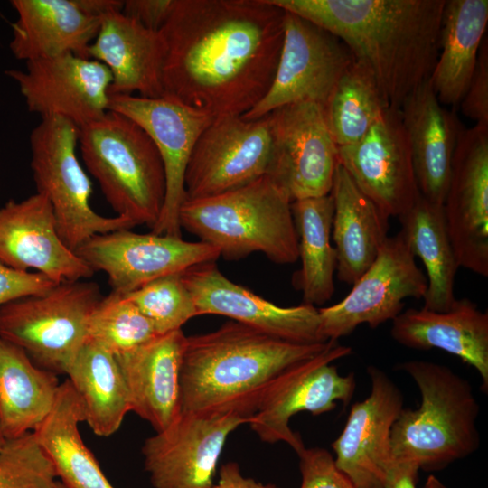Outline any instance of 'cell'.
<instances>
[{
    "instance_id": "1",
    "label": "cell",
    "mask_w": 488,
    "mask_h": 488,
    "mask_svg": "<svg viewBox=\"0 0 488 488\" xmlns=\"http://www.w3.org/2000/svg\"><path fill=\"white\" fill-rule=\"evenodd\" d=\"M285 14L270 0H175L159 31L164 96L213 117L251 110L273 82Z\"/></svg>"
},
{
    "instance_id": "2",
    "label": "cell",
    "mask_w": 488,
    "mask_h": 488,
    "mask_svg": "<svg viewBox=\"0 0 488 488\" xmlns=\"http://www.w3.org/2000/svg\"><path fill=\"white\" fill-rule=\"evenodd\" d=\"M338 37L363 62L389 107L427 80L445 0H270Z\"/></svg>"
},
{
    "instance_id": "3",
    "label": "cell",
    "mask_w": 488,
    "mask_h": 488,
    "mask_svg": "<svg viewBox=\"0 0 488 488\" xmlns=\"http://www.w3.org/2000/svg\"><path fill=\"white\" fill-rule=\"evenodd\" d=\"M333 341L296 343L230 321L186 337L180 389L182 412H239L249 418L274 380Z\"/></svg>"
},
{
    "instance_id": "4",
    "label": "cell",
    "mask_w": 488,
    "mask_h": 488,
    "mask_svg": "<svg viewBox=\"0 0 488 488\" xmlns=\"http://www.w3.org/2000/svg\"><path fill=\"white\" fill-rule=\"evenodd\" d=\"M398 369L413 379L421 404L417 409L403 408L392 426L393 461L438 470L475 452L480 408L471 383L429 361H404Z\"/></svg>"
},
{
    "instance_id": "5",
    "label": "cell",
    "mask_w": 488,
    "mask_h": 488,
    "mask_svg": "<svg viewBox=\"0 0 488 488\" xmlns=\"http://www.w3.org/2000/svg\"><path fill=\"white\" fill-rule=\"evenodd\" d=\"M179 222L226 259L254 252L279 265L298 259L291 201L269 175L221 194L185 200Z\"/></svg>"
},
{
    "instance_id": "6",
    "label": "cell",
    "mask_w": 488,
    "mask_h": 488,
    "mask_svg": "<svg viewBox=\"0 0 488 488\" xmlns=\"http://www.w3.org/2000/svg\"><path fill=\"white\" fill-rule=\"evenodd\" d=\"M79 144L87 170L117 216L152 230L163 209L165 175L147 133L129 117L108 110L80 128Z\"/></svg>"
},
{
    "instance_id": "7",
    "label": "cell",
    "mask_w": 488,
    "mask_h": 488,
    "mask_svg": "<svg viewBox=\"0 0 488 488\" xmlns=\"http://www.w3.org/2000/svg\"><path fill=\"white\" fill-rule=\"evenodd\" d=\"M80 128L60 117H42L30 135L37 192L50 202L62 241L73 251L98 234L130 230L123 217H105L90 205L92 183L77 156Z\"/></svg>"
},
{
    "instance_id": "8",
    "label": "cell",
    "mask_w": 488,
    "mask_h": 488,
    "mask_svg": "<svg viewBox=\"0 0 488 488\" xmlns=\"http://www.w3.org/2000/svg\"><path fill=\"white\" fill-rule=\"evenodd\" d=\"M101 298L94 282L59 283L44 294L0 306V336L40 368L65 374L89 340V321Z\"/></svg>"
},
{
    "instance_id": "9",
    "label": "cell",
    "mask_w": 488,
    "mask_h": 488,
    "mask_svg": "<svg viewBox=\"0 0 488 488\" xmlns=\"http://www.w3.org/2000/svg\"><path fill=\"white\" fill-rule=\"evenodd\" d=\"M274 155L271 117H215L199 136L184 178L185 200L221 194L267 175Z\"/></svg>"
},
{
    "instance_id": "10",
    "label": "cell",
    "mask_w": 488,
    "mask_h": 488,
    "mask_svg": "<svg viewBox=\"0 0 488 488\" xmlns=\"http://www.w3.org/2000/svg\"><path fill=\"white\" fill-rule=\"evenodd\" d=\"M352 353V348L333 341L317 355L281 373L260 399L249 421L263 442H284L296 454L305 446L289 421L299 412L320 415L333 410L337 401L348 405L354 394L353 373L343 376L333 361Z\"/></svg>"
},
{
    "instance_id": "11",
    "label": "cell",
    "mask_w": 488,
    "mask_h": 488,
    "mask_svg": "<svg viewBox=\"0 0 488 488\" xmlns=\"http://www.w3.org/2000/svg\"><path fill=\"white\" fill-rule=\"evenodd\" d=\"M285 12L283 43L273 82L261 101L241 116L245 119H257L297 102H313L324 108L336 83L355 60L338 37Z\"/></svg>"
},
{
    "instance_id": "12",
    "label": "cell",
    "mask_w": 488,
    "mask_h": 488,
    "mask_svg": "<svg viewBox=\"0 0 488 488\" xmlns=\"http://www.w3.org/2000/svg\"><path fill=\"white\" fill-rule=\"evenodd\" d=\"M426 275L400 232L388 237L371 267L337 304L318 309L325 341H337L359 325L376 328L397 317L406 298H423Z\"/></svg>"
},
{
    "instance_id": "13",
    "label": "cell",
    "mask_w": 488,
    "mask_h": 488,
    "mask_svg": "<svg viewBox=\"0 0 488 488\" xmlns=\"http://www.w3.org/2000/svg\"><path fill=\"white\" fill-rule=\"evenodd\" d=\"M249 418L239 412H182L145 439V469L154 488H210L228 436Z\"/></svg>"
},
{
    "instance_id": "14",
    "label": "cell",
    "mask_w": 488,
    "mask_h": 488,
    "mask_svg": "<svg viewBox=\"0 0 488 488\" xmlns=\"http://www.w3.org/2000/svg\"><path fill=\"white\" fill-rule=\"evenodd\" d=\"M108 110L135 121L155 143L164 165L165 196L152 232L182 238L179 211L185 201L187 165L199 136L215 117L167 96L110 95Z\"/></svg>"
},
{
    "instance_id": "15",
    "label": "cell",
    "mask_w": 488,
    "mask_h": 488,
    "mask_svg": "<svg viewBox=\"0 0 488 488\" xmlns=\"http://www.w3.org/2000/svg\"><path fill=\"white\" fill-rule=\"evenodd\" d=\"M274 155L267 175L292 202L331 192L338 146L324 108L313 102L286 105L270 112Z\"/></svg>"
},
{
    "instance_id": "16",
    "label": "cell",
    "mask_w": 488,
    "mask_h": 488,
    "mask_svg": "<svg viewBox=\"0 0 488 488\" xmlns=\"http://www.w3.org/2000/svg\"><path fill=\"white\" fill-rule=\"evenodd\" d=\"M75 252L94 272H105L112 291L120 294L221 257L215 247L201 240L140 234L127 229L95 235Z\"/></svg>"
},
{
    "instance_id": "17",
    "label": "cell",
    "mask_w": 488,
    "mask_h": 488,
    "mask_svg": "<svg viewBox=\"0 0 488 488\" xmlns=\"http://www.w3.org/2000/svg\"><path fill=\"white\" fill-rule=\"evenodd\" d=\"M459 267L488 277V126L462 128L443 202Z\"/></svg>"
},
{
    "instance_id": "18",
    "label": "cell",
    "mask_w": 488,
    "mask_h": 488,
    "mask_svg": "<svg viewBox=\"0 0 488 488\" xmlns=\"http://www.w3.org/2000/svg\"><path fill=\"white\" fill-rule=\"evenodd\" d=\"M338 162L389 218H399L420 196L399 108L389 107L364 136L338 147Z\"/></svg>"
},
{
    "instance_id": "19",
    "label": "cell",
    "mask_w": 488,
    "mask_h": 488,
    "mask_svg": "<svg viewBox=\"0 0 488 488\" xmlns=\"http://www.w3.org/2000/svg\"><path fill=\"white\" fill-rule=\"evenodd\" d=\"M5 73L18 84L28 110L42 117L60 116L80 128L108 110L112 77L96 60L64 53Z\"/></svg>"
},
{
    "instance_id": "20",
    "label": "cell",
    "mask_w": 488,
    "mask_h": 488,
    "mask_svg": "<svg viewBox=\"0 0 488 488\" xmlns=\"http://www.w3.org/2000/svg\"><path fill=\"white\" fill-rule=\"evenodd\" d=\"M196 306L197 315L218 314L296 343H325L318 309L308 304L283 307L226 277L215 261L181 273Z\"/></svg>"
},
{
    "instance_id": "21",
    "label": "cell",
    "mask_w": 488,
    "mask_h": 488,
    "mask_svg": "<svg viewBox=\"0 0 488 488\" xmlns=\"http://www.w3.org/2000/svg\"><path fill=\"white\" fill-rule=\"evenodd\" d=\"M370 395L352 404L344 427L332 444L334 463L355 488H384L393 459L391 428L403 408V396L382 370L367 368Z\"/></svg>"
},
{
    "instance_id": "22",
    "label": "cell",
    "mask_w": 488,
    "mask_h": 488,
    "mask_svg": "<svg viewBox=\"0 0 488 488\" xmlns=\"http://www.w3.org/2000/svg\"><path fill=\"white\" fill-rule=\"evenodd\" d=\"M0 261L17 270L33 268L57 284L94 274L62 241L52 205L39 192L0 208Z\"/></svg>"
},
{
    "instance_id": "23",
    "label": "cell",
    "mask_w": 488,
    "mask_h": 488,
    "mask_svg": "<svg viewBox=\"0 0 488 488\" xmlns=\"http://www.w3.org/2000/svg\"><path fill=\"white\" fill-rule=\"evenodd\" d=\"M186 337L179 329L116 356L130 410L147 421L155 433L168 427L182 413L180 373Z\"/></svg>"
},
{
    "instance_id": "24",
    "label": "cell",
    "mask_w": 488,
    "mask_h": 488,
    "mask_svg": "<svg viewBox=\"0 0 488 488\" xmlns=\"http://www.w3.org/2000/svg\"><path fill=\"white\" fill-rule=\"evenodd\" d=\"M87 55L108 69L112 77L109 96L135 91L143 98L164 96V44L159 31L144 27L122 12L110 13L102 17Z\"/></svg>"
},
{
    "instance_id": "25",
    "label": "cell",
    "mask_w": 488,
    "mask_h": 488,
    "mask_svg": "<svg viewBox=\"0 0 488 488\" xmlns=\"http://www.w3.org/2000/svg\"><path fill=\"white\" fill-rule=\"evenodd\" d=\"M391 337L417 350L433 348L474 367L488 390V314L467 298L455 299L445 312L408 308L392 320Z\"/></svg>"
},
{
    "instance_id": "26",
    "label": "cell",
    "mask_w": 488,
    "mask_h": 488,
    "mask_svg": "<svg viewBox=\"0 0 488 488\" xmlns=\"http://www.w3.org/2000/svg\"><path fill=\"white\" fill-rule=\"evenodd\" d=\"M399 110L419 192L427 200L443 204L460 123L440 103L429 79L405 99Z\"/></svg>"
},
{
    "instance_id": "27",
    "label": "cell",
    "mask_w": 488,
    "mask_h": 488,
    "mask_svg": "<svg viewBox=\"0 0 488 488\" xmlns=\"http://www.w3.org/2000/svg\"><path fill=\"white\" fill-rule=\"evenodd\" d=\"M18 18L10 50L27 61L73 53L88 58L101 19L85 14L76 0H12Z\"/></svg>"
},
{
    "instance_id": "28",
    "label": "cell",
    "mask_w": 488,
    "mask_h": 488,
    "mask_svg": "<svg viewBox=\"0 0 488 488\" xmlns=\"http://www.w3.org/2000/svg\"><path fill=\"white\" fill-rule=\"evenodd\" d=\"M331 195L333 200L332 236L337 278L353 285L375 260L387 239V217L337 165Z\"/></svg>"
},
{
    "instance_id": "29",
    "label": "cell",
    "mask_w": 488,
    "mask_h": 488,
    "mask_svg": "<svg viewBox=\"0 0 488 488\" xmlns=\"http://www.w3.org/2000/svg\"><path fill=\"white\" fill-rule=\"evenodd\" d=\"M487 23V0H445L439 52L429 78L443 106L458 105L465 95Z\"/></svg>"
},
{
    "instance_id": "30",
    "label": "cell",
    "mask_w": 488,
    "mask_h": 488,
    "mask_svg": "<svg viewBox=\"0 0 488 488\" xmlns=\"http://www.w3.org/2000/svg\"><path fill=\"white\" fill-rule=\"evenodd\" d=\"M61 383L0 336V422L6 439L33 432L52 410Z\"/></svg>"
},
{
    "instance_id": "31",
    "label": "cell",
    "mask_w": 488,
    "mask_h": 488,
    "mask_svg": "<svg viewBox=\"0 0 488 488\" xmlns=\"http://www.w3.org/2000/svg\"><path fill=\"white\" fill-rule=\"evenodd\" d=\"M84 421L80 399L66 380L52 410L33 432L66 488H115L81 438L79 425Z\"/></svg>"
},
{
    "instance_id": "32",
    "label": "cell",
    "mask_w": 488,
    "mask_h": 488,
    "mask_svg": "<svg viewBox=\"0 0 488 488\" xmlns=\"http://www.w3.org/2000/svg\"><path fill=\"white\" fill-rule=\"evenodd\" d=\"M399 232L411 252L419 257L427 272L424 308L447 311L455 303V282L459 267L447 231L443 204L421 194L414 205L400 215Z\"/></svg>"
},
{
    "instance_id": "33",
    "label": "cell",
    "mask_w": 488,
    "mask_h": 488,
    "mask_svg": "<svg viewBox=\"0 0 488 488\" xmlns=\"http://www.w3.org/2000/svg\"><path fill=\"white\" fill-rule=\"evenodd\" d=\"M78 394L85 421L93 433L107 437L130 412L127 388L116 356L89 339L66 373Z\"/></svg>"
},
{
    "instance_id": "34",
    "label": "cell",
    "mask_w": 488,
    "mask_h": 488,
    "mask_svg": "<svg viewBox=\"0 0 488 488\" xmlns=\"http://www.w3.org/2000/svg\"><path fill=\"white\" fill-rule=\"evenodd\" d=\"M301 267L293 277L303 303L321 305L334 293L336 252L331 244L333 200L331 193L291 202Z\"/></svg>"
},
{
    "instance_id": "35",
    "label": "cell",
    "mask_w": 488,
    "mask_h": 488,
    "mask_svg": "<svg viewBox=\"0 0 488 488\" xmlns=\"http://www.w3.org/2000/svg\"><path fill=\"white\" fill-rule=\"evenodd\" d=\"M389 107L371 70L354 60L333 88L324 113L340 147L364 136Z\"/></svg>"
},
{
    "instance_id": "36",
    "label": "cell",
    "mask_w": 488,
    "mask_h": 488,
    "mask_svg": "<svg viewBox=\"0 0 488 488\" xmlns=\"http://www.w3.org/2000/svg\"><path fill=\"white\" fill-rule=\"evenodd\" d=\"M88 334L89 339L115 356L136 350L161 335L133 302L115 291L102 297L94 308Z\"/></svg>"
},
{
    "instance_id": "37",
    "label": "cell",
    "mask_w": 488,
    "mask_h": 488,
    "mask_svg": "<svg viewBox=\"0 0 488 488\" xmlns=\"http://www.w3.org/2000/svg\"><path fill=\"white\" fill-rule=\"evenodd\" d=\"M123 295L152 322L159 334L182 329L187 321L198 316L181 273L159 277Z\"/></svg>"
},
{
    "instance_id": "38",
    "label": "cell",
    "mask_w": 488,
    "mask_h": 488,
    "mask_svg": "<svg viewBox=\"0 0 488 488\" xmlns=\"http://www.w3.org/2000/svg\"><path fill=\"white\" fill-rule=\"evenodd\" d=\"M54 465L34 432L6 439L0 449V488H49Z\"/></svg>"
},
{
    "instance_id": "39",
    "label": "cell",
    "mask_w": 488,
    "mask_h": 488,
    "mask_svg": "<svg viewBox=\"0 0 488 488\" xmlns=\"http://www.w3.org/2000/svg\"><path fill=\"white\" fill-rule=\"evenodd\" d=\"M302 476L300 488H355L342 473L334 458L321 447H305L298 454Z\"/></svg>"
},
{
    "instance_id": "40",
    "label": "cell",
    "mask_w": 488,
    "mask_h": 488,
    "mask_svg": "<svg viewBox=\"0 0 488 488\" xmlns=\"http://www.w3.org/2000/svg\"><path fill=\"white\" fill-rule=\"evenodd\" d=\"M462 113L475 122L488 126V44L482 42L476 67L460 103Z\"/></svg>"
},
{
    "instance_id": "41",
    "label": "cell",
    "mask_w": 488,
    "mask_h": 488,
    "mask_svg": "<svg viewBox=\"0 0 488 488\" xmlns=\"http://www.w3.org/2000/svg\"><path fill=\"white\" fill-rule=\"evenodd\" d=\"M56 285L40 272L17 270L0 261V306L24 296L44 294Z\"/></svg>"
},
{
    "instance_id": "42",
    "label": "cell",
    "mask_w": 488,
    "mask_h": 488,
    "mask_svg": "<svg viewBox=\"0 0 488 488\" xmlns=\"http://www.w3.org/2000/svg\"><path fill=\"white\" fill-rule=\"evenodd\" d=\"M175 0H127L122 13L152 31H160L169 18Z\"/></svg>"
},
{
    "instance_id": "43",
    "label": "cell",
    "mask_w": 488,
    "mask_h": 488,
    "mask_svg": "<svg viewBox=\"0 0 488 488\" xmlns=\"http://www.w3.org/2000/svg\"><path fill=\"white\" fill-rule=\"evenodd\" d=\"M210 488H278L274 483H262L242 475L236 462H227L220 469L219 480Z\"/></svg>"
},
{
    "instance_id": "44",
    "label": "cell",
    "mask_w": 488,
    "mask_h": 488,
    "mask_svg": "<svg viewBox=\"0 0 488 488\" xmlns=\"http://www.w3.org/2000/svg\"><path fill=\"white\" fill-rule=\"evenodd\" d=\"M418 470L413 464L393 461L387 472L384 488H416Z\"/></svg>"
},
{
    "instance_id": "45",
    "label": "cell",
    "mask_w": 488,
    "mask_h": 488,
    "mask_svg": "<svg viewBox=\"0 0 488 488\" xmlns=\"http://www.w3.org/2000/svg\"><path fill=\"white\" fill-rule=\"evenodd\" d=\"M78 6L88 15L102 19L113 12H121L124 1L121 0H76Z\"/></svg>"
},
{
    "instance_id": "46",
    "label": "cell",
    "mask_w": 488,
    "mask_h": 488,
    "mask_svg": "<svg viewBox=\"0 0 488 488\" xmlns=\"http://www.w3.org/2000/svg\"><path fill=\"white\" fill-rule=\"evenodd\" d=\"M424 488H445V487L435 476L430 475L427 478Z\"/></svg>"
},
{
    "instance_id": "47",
    "label": "cell",
    "mask_w": 488,
    "mask_h": 488,
    "mask_svg": "<svg viewBox=\"0 0 488 488\" xmlns=\"http://www.w3.org/2000/svg\"><path fill=\"white\" fill-rule=\"evenodd\" d=\"M5 441H6V437L5 436V433L3 431V427H2V425H1V422H0V449L5 445Z\"/></svg>"
},
{
    "instance_id": "48",
    "label": "cell",
    "mask_w": 488,
    "mask_h": 488,
    "mask_svg": "<svg viewBox=\"0 0 488 488\" xmlns=\"http://www.w3.org/2000/svg\"><path fill=\"white\" fill-rule=\"evenodd\" d=\"M49 488H66V487L60 480H56Z\"/></svg>"
}]
</instances>
